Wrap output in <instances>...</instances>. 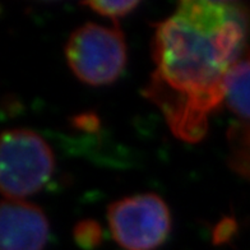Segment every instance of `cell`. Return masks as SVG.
Instances as JSON below:
<instances>
[{
  "label": "cell",
  "mask_w": 250,
  "mask_h": 250,
  "mask_svg": "<svg viewBox=\"0 0 250 250\" xmlns=\"http://www.w3.org/2000/svg\"><path fill=\"white\" fill-rule=\"evenodd\" d=\"M155 69L142 93L176 138L198 143L225 102V79L249 47L250 4L184 0L153 24Z\"/></svg>",
  "instance_id": "1"
},
{
  "label": "cell",
  "mask_w": 250,
  "mask_h": 250,
  "mask_svg": "<svg viewBox=\"0 0 250 250\" xmlns=\"http://www.w3.org/2000/svg\"><path fill=\"white\" fill-rule=\"evenodd\" d=\"M55 167L45 139L31 129L4 130L0 141V189L3 198L24 199L41 190Z\"/></svg>",
  "instance_id": "2"
},
{
  "label": "cell",
  "mask_w": 250,
  "mask_h": 250,
  "mask_svg": "<svg viewBox=\"0 0 250 250\" xmlns=\"http://www.w3.org/2000/svg\"><path fill=\"white\" fill-rule=\"evenodd\" d=\"M65 59L74 76L89 86H106L122 76L126 64V43L119 24L87 22L70 33Z\"/></svg>",
  "instance_id": "3"
},
{
  "label": "cell",
  "mask_w": 250,
  "mask_h": 250,
  "mask_svg": "<svg viewBox=\"0 0 250 250\" xmlns=\"http://www.w3.org/2000/svg\"><path fill=\"white\" fill-rule=\"evenodd\" d=\"M107 222L114 240L125 250H156L171 230L167 204L152 193L111 203L107 208Z\"/></svg>",
  "instance_id": "4"
},
{
  "label": "cell",
  "mask_w": 250,
  "mask_h": 250,
  "mask_svg": "<svg viewBox=\"0 0 250 250\" xmlns=\"http://www.w3.org/2000/svg\"><path fill=\"white\" fill-rule=\"evenodd\" d=\"M49 221L43 211L24 199L3 198L0 207V250H43Z\"/></svg>",
  "instance_id": "5"
},
{
  "label": "cell",
  "mask_w": 250,
  "mask_h": 250,
  "mask_svg": "<svg viewBox=\"0 0 250 250\" xmlns=\"http://www.w3.org/2000/svg\"><path fill=\"white\" fill-rule=\"evenodd\" d=\"M225 104L240 122H250V46L227 73Z\"/></svg>",
  "instance_id": "6"
},
{
  "label": "cell",
  "mask_w": 250,
  "mask_h": 250,
  "mask_svg": "<svg viewBox=\"0 0 250 250\" xmlns=\"http://www.w3.org/2000/svg\"><path fill=\"white\" fill-rule=\"evenodd\" d=\"M229 167L250 183V122H235L226 134Z\"/></svg>",
  "instance_id": "7"
},
{
  "label": "cell",
  "mask_w": 250,
  "mask_h": 250,
  "mask_svg": "<svg viewBox=\"0 0 250 250\" xmlns=\"http://www.w3.org/2000/svg\"><path fill=\"white\" fill-rule=\"evenodd\" d=\"M73 237L79 248L92 250L102 243V227L95 220L87 218L77 222L73 229Z\"/></svg>",
  "instance_id": "8"
},
{
  "label": "cell",
  "mask_w": 250,
  "mask_h": 250,
  "mask_svg": "<svg viewBox=\"0 0 250 250\" xmlns=\"http://www.w3.org/2000/svg\"><path fill=\"white\" fill-rule=\"evenodd\" d=\"M82 5L91 8L95 13L100 14V16L110 18L114 22V24H119V20L133 12L139 5V1H137V0H132V1H126V0H122V1L99 0V1H83Z\"/></svg>",
  "instance_id": "9"
},
{
  "label": "cell",
  "mask_w": 250,
  "mask_h": 250,
  "mask_svg": "<svg viewBox=\"0 0 250 250\" xmlns=\"http://www.w3.org/2000/svg\"><path fill=\"white\" fill-rule=\"evenodd\" d=\"M236 221L232 217H224L216 225L213 230V243L220 244L227 243L236 232Z\"/></svg>",
  "instance_id": "10"
},
{
  "label": "cell",
  "mask_w": 250,
  "mask_h": 250,
  "mask_svg": "<svg viewBox=\"0 0 250 250\" xmlns=\"http://www.w3.org/2000/svg\"><path fill=\"white\" fill-rule=\"evenodd\" d=\"M72 124L76 128L86 132H95L100 126V120L95 114H79L72 118Z\"/></svg>",
  "instance_id": "11"
}]
</instances>
